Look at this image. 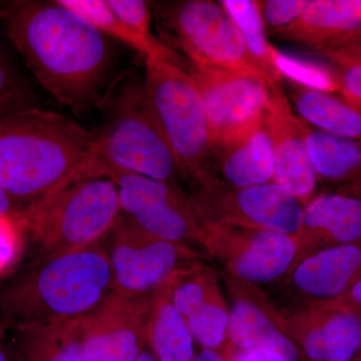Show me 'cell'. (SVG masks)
<instances>
[{"instance_id": "6da1fadb", "label": "cell", "mask_w": 361, "mask_h": 361, "mask_svg": "<svg viewBox=\"0 0 361 361\" xmlns=\"http://www.w3.org/2000/svg\"><path fill=\"white\" fill-rule=\"evenodd\" d=\"M0 23L58 103L75 115L103 106L116 59L109 37L59 0H0Z\"/></svg>"}, {"instance_id": "7a4b0ae2", "label": "cell", "mask_w": 361, "mask_h": 361, "mask_svg": "<svg viewBox=\"0 0 361 361\" xmlns=\"http://www.w3.org/2000/svg\"><path fill=\"white\" fill-rule=\"evenodd\" d=\"M97 130L33 106L0 126V189L20 209L68 184L90 155Z\"/></svg>"}, {"instance_id": "3957f363", "label": "cell", "mask_w": 361, "mask_h": 361, "mask_svg": "<svg viewBox=\"0 0 361 361\" xmlns=\"http://www.w3.org/2000/svg\"><path fill=\"white\" fill-rule=\"evenodd\" d=\"M114 292L104 239L56 257L32 262L0 291L4 329L78 319Z\"/></svg>"}, {"instance_id": "277c9868", "label": "cell", "mask_w": 361, "mask_h": 361, "mask_svg": "<svg viewBox=\"0 0 361 361\" xmlns=\"http://www.w3.org/2000/svg\"><path fill=\"white\" fill-rule=\"evenodd\" d=\"M106 120L90 155L71 180L125 171L179 185L186 180L149 106L144 78L130 77L108 94Z\"/></svg>"}, {"instance_id": "5b68a950", "label": "cell", "mask_w": 361, "mask_h": 361, "mask_svg": "<svg viewBox=\"0 0 361 361\" xmlns=\"http://www.w3.org/2000/svg\"><path fill=\"white\" fill-rule=\"evenodd\" d=\"M122 215L118 189L106 178L71 183L16 214L26 240L37 247L32 262L103 240Z\"/></svg>"}, {"instance_id": "8992f818", "label": "cell", "mask_w": 361, "mask_h": 361, "mask_svg": "<svg viewBox=\"0 0 361 361\" xmlns=\"http://www.w3.org/2000/svg\"><path fill=\"white\" fill-rule=\"evenodd\" d=\"M144 84L157 123L186 180H213L216 149L205 104L193 77L177 58L145 59Z\"/></svg>"}, {"instance_id": "52a82bcc", "label": "cell", "mask_w": 361, "mask_h": 361, "mask_svg": "<svg viewBox=\"0 0 361 361\" xmlns=\"http://www.w3.org/2000/svg\"><path fill=\"white\" fill-rule=\"evenodd\" d=\"M151 6L164 37L180 49L190 63L225 68L269 89L277 87L255 65L238 28L219 1H153Z\"/></svg>"}, {"instance_id": "ba28073f", "label": "cell", "mask_w": 361, "mask_h": 361, "mask_svg": "<svg viewBox=\"0 0 361 361\" xmlns=\"http://www.w3.org/2000/svg\"><path fill=\"white\" fill-rule=\"evenodd\" d=\"M114 291L134 300L153 298L177 271L202 260L201 251L158 238L121 215L104 238Z\"/></svg>"}, {"instance_id": "9c48e42d", "label": "cell", "mask_w": 361, "mask_h": 361, "mask_svg": "<svg viewBox=\"0 0 361 361\" xmlns=\"http://www.w3.org/2000/svg\"><path fill=\"white\" fill-rule=\"evenodd\" d=\"M189 195L200 225L266 230L295 236L302 204L276 183L234 188L216 180L193 187Z\"/></svg>"}, {"instance_id": "30bf717a", "label": "cell", "mask_w": 361, "mask_h": 361, "mask_svg": "<svg viewBox=\"0 0 361 361\" xmlns=\"http://www.w3.org/2000/svg\"><path fill=\"white\" fill-rule=\"evenodd\" d=\"M200 248L228 276L256 285L277 284L295 265L292 235L266 230L201 225Z\"/></svg>"}, {"instance_id": "8fae6325", "label": "cell", "mask_w": 361, "mask_h": 361, "mask_svg": "<svg viewBox=\"0 0 361 361\" xmlns=\"http://www.w3.org/2000/svg\"><path fill=\"white\" fill-rule=\"evenodd\" d=\"M118 189L122 214L158 238L200 249L201 225L189 195L179 185L114 171L106 177Z\"/></svg>"}, {"instance_id": "7c38bea8", "label": "cell", "mask_w": 361, "mask_h": 361, "mask_svg": "<svg viewBox=\"0 0 361 361\" xmlns=\"http://www.w3.org/2000/svg\"><path fill=\"white\" fill-rule=\"evenodd\" d=\"M204 104L215 149L262 118L269 87L242 73L190 63Z\"/></svg>"}, {"instance_id": "4fadbf2b", "label": "cell", "mask_w": 361, "mask_h": 361, "mask_svg": "<svg viewBox=\"0 0 361 361\" xmlns=\"http://www.w3.org/2000/svg\"><path fill=\"white\" fill-rule=\"evenodd\" d=\"M361 278V240L329 247L296 263L278 282L279 310L336 300Z\"/></svg>"}, {"instance_id": "5bb4252c", "label": "cell", "mask_w": 361, "mask_h": 361, "mask_svg": "<svg viewBox=\"0 0 361 361\" xmlns=\"http://www.w3.org/2000/svg\"><path fill=\"white\" fill-rule=\"evenodd\" d=\"M279 318L306 361H351L360 351V318L332 301L279 310Z\"/></svg>"}, {"instance_id": "9a60e30c", "label": "cell", "mask_w": 361, "mask_h": 361, "mask_svg": "<svg viewBox=\"0 0 361 361\" xmlns=\"http://www.w3.org/2000/svg\"><path fill=\"white\" fill-rule=\"evenodd\" d=\"M152 299L134 300L114 291L84 316L85 361L137 360L146 348L145 329Z\"/></svg>"}, {"instance_id": "2e32d148", "label": "cell", "mask_w": 361, "mask_h": 361, "mask_svg": "<svg viewBox=\"0 0 361 361\" xmlns=\"http://www.w3.org/2000/svg\"><path fill=\"white\" fill-rule=\"evenodd\" d=\"M223 279L231 300L230 344L247 350L269 351L284 361L305 360L282 329L276 304L261 287L224 273Z\"/></svg>"}, {"instance_id": "e0dca14e", "label": "cell", "mask_w": 361, "mask_h": 361, "mask_svg": "<svg viewBox=\"0 0 361 361\" xmlns=\"http://www.w3.org/2000/svg\"><path fill=\"white\" fill-rule=\"evenodd\" d=\"M263 123L274 152L273 183L286 189L304 207L313 198L317 176L306 149L303 122L279 85L269 90Z\"/></svg>"}, {"instance_id": "ac0fdd59", "label": "cell", "mask_w": 361, "mask_h": 361, "mask_svg": "<svg viewBox=\"0 0 361 361\" xmlns=\"http://www.w3.org/2000/svg\"><path fill=\"white\" fill-rule=\"evenodd\" d=\"M296 263L315 252L361 240V184L313 197L295 235ZM295 263V264H296Z\"/></svg>"}, {"instance_id": "d6986e66", "label": "cell", "mask_w": 361, "mask_h": 361, "mask_svg": "<svg viewBox=\"0 0 361 361\" xmlns=\"http://www.w3.org/2000/svg\"><path fill=\"white\" fill-rule=\"evenodd\" d=\"M314 54L361 42V0H308L300 18L273 35Z\"/></svg>"}, {"instance_id": "ffe728a7", "label": "cell", "mask_w": 361, "mask_h": 361, "mask_svg": "<svg viewBox=\"0 0 361 361\" xmlns=\"http://www.w3.org/2000/svg\"><path fill=\"white\" fill-rule=\"evenodd\" d=\"M275 161L272 141L262 118L216 149L213 180L244 188L273 182Z\"/></svg>"}, {"instance_id": "44dd1931", "label": "cell", "mask_w": 361, "mask_h": 361, "mask_svg": "<svg viewBox=\"0 0 361 361\" xmlns=\"http://www.w3.org/2000/svg\"><path fill=\"white\" fill-rule=\"evenodd\" d=\"M82 318L8 327L9 348L18 361H85Z\"/></svg>"}, {"instance_id": "7402d4cb", "label": "cell", "mask_w": 361, "mask_h": 361, "mask_svg": "<svg viewBox=\"0 0 361 361\" xmlns=\"http://www.w3.org/2000/svg\"><path fill=\"white\" fill-rule=\"evenodd\" d=\"M288 99L298 118L327 134L361 142V110L330 92L288 82Z\"/></svg>"}, {"instance_id": "603a6c76", "label": "cell", "mask_w": 361, "mask_h": 361, "mask_svg": "<svg viewBox=\"0 0 361 361\" xmlns=\"http://www.w3.org/2000/svg\"><path fill=\"white\" fill-rule=\"evenodd\" d=\"M145 336L147 348L158 361H192L196 355L193 336L171 301L167 283L152 299Z\"/></svg>"}, {"instance_id": "cb8c5ba5", "label": "cell", "mask_w": 361, "mask_h": 361, "mask_svg": "<svg viewBox=\"0 0 361 361\" xmlns=\"http://www.w3.org/2000/svg\"><path fill=\"white\" fill-rule=\"evenodd\" d=\"M303 132L318 182L338 188L361 184V142L327 134L304 122Z\"/></svg>"}, {"instance_id": "d4e9b609", "label": "cell", "mask_w": 361, "mask_h": 361, "mask_svg": "<svg viewBox=\"0 0 361 361\" xmlns=\"http://www.w3.org/2000/svg\"><path fill=\"white\" fill-rule=\"evenodd\" d=\"M223 8L238 28L242 39L259 70L273 84L279 85L283 80L277 66L278 51L268 40L264 23L256 0H222Z\"/></svg>"}, {"instance_id": "484cf974", "label": "cell", "mask_w": 361, "mask_h": 361, "mask_svg": "<svg viewBox=\"0 0 361 361\" xmlns=\"http://www.w3.org/2000/svg\"><path fill=\"white\" fill-rule=\"evenodd\" d=\"M66 8L87 20L110 39L123 42L141 54L145 59L152 56L177 58L175 52L159 39H142L129 30L109 6L106 0H59Z\"/></svg>"}, {"instance_id": "4316f807", "label": "cell", "mask_w": 361, "mask_h": 361, "mask_svg": "<svg viewBox=\"0 0 361 361\" xmlns=\"http://www.w3.org/2000/svg\"><path fill=\"white\" fill-rule=\"evenodd\" d=\"M186 322L195 343L199 344L202 349H210L223 355L230 343L228 336L230 310L224 293L203 304L186 318Z\"/></svg>"}, {"instance_id": "83f0119b", "label": "cell", "mask_w": 361, "mask_h": 361, "mask_svg": "<svg viewBox=\"0 0 361 361\" xmlns=\"http://www.w3.org/2000/svg\"><path fill=\"white\" fill-rule=\"evenodd\" d=\"M316 56L329 61L342 99L361 110V42Z\"/></svg>"}, {"instance_id": "f1b7e54d", "label": "cell", "mask_w": 361, "mask_h": 361, "mask_svg": "<svg viewBox=\"0 0 361 361\" xmlns=\"http://www.w3.org/2000/svg\"><path fill=\"white\" fill-rule=\"evenodd\" d=\"M277 66L282 78H288L290 82L322 90V92H336V85L330 70L322 66L301 59L292 58L278 51Z\"/></svg>"}, {"instance_id": "f546056e", "label": "cell", "mask_w": 361, "mask_h": 361, "mask_svg": "<svg viewBox=\"0 0 361 361\" xmlns=\"http://www.w3.org/2000/svg\"><path fill=\"white\" fill-rule=\"evenodd\" d=\"M307 4L308 0H259V11L267 35L273 37L295 23Z\"/></svg>"}, {"instance_id": "4dcf8cb0", "label": "cell", "mask_w": 361, "mask_h": 361, "mask_svg": "<svg viewBox=\"0 0 361 361\" xmlns=\"http://www.w3.org/2000/svg\"><path fill=\"white\" fill-rule=\"evenodd\" d=\"M109 6L123 25L142 39H158L152 32L153 11L145 0H106Z\"/></svg>"}, {"instance_id": "1f68e13d", "label": "cell", "mask_w": 361, "mask_h": 361, "mask_svg": "<svg viewBox=\"0 0 361 361\" xmlns=\"http://www.w3.org/2000/svg\"><path fill=\"white\" fill-rule=\"evenodd\" d=\"M25 242L16 215H0V276L20 260Z\"/></svg>"}, {"instance_id": "d6a6232c", "label": "cell", "mask_w": 361, "mask_h": 361, "mask_svg": "<svg viewBox=\"0 0 361 361\" xmlns=\"http://www.w3.org/2000/svg\"><path fill=\"white\" fill-rule=\"evenodd\" d=\"M33 106H39V97L28 85L11 92L0 101V126L14 114Z\"/></svg>"}, {"instance_id": "836d02e7", "label": "cell", "mask_w": 361, "mask_h": 361, "mask_svg": "<svg viewBox=\"0 0 361 361\" xmlns=\"http://www.w3.org/2000/svg\"><path fill=\"white\" fill-rule=\"evenodd\" d=\"M25 85L11 59L0 49V101Z\"/></svg>"}, {"instance_id": "e575fe53", "label": "cell", "mask_w": 361, "mask_h": 361, "mask_svg": "<svg viewBox=\"0 0 361 361\" xmlns=\"http://www.w3.org/2000/svg\"><path fill=\"white\" fill-rule=\"evenodd\" d=\"M223 355L228 361H284L274 353L265 350H247L229 343Z\"/></svg>"}, {"instance_id": "d590c367", "label": "cell", "mask_w": 361, "mask_h": 361, "mask_svg": "<svg viewBox=\"0 0 361 361\" xmlns=\"http://www.w3.org/2000/svg\"><path fill=\"white\" fill-rule=\"evenodd\" d=\"M332 302L350 311L361 319V278L346 293Z\"/></svg>"}, {"instance_id": "8d00e7d4", "label": "cell", "mask_w": 361, "mask_h": 361, "mask_svg": "<svg viewBox=\"0 0 361 361\" xmlns=\"http://www.w3.org/2000/svg\"><path fill=\"white\" fill-rule=\"evenodd\" d=\"M0 361H18L7 341L6 330L0 325Z\"/></svg>"}, {"instance_id": "74e56055", "label": "cell", "mask_w": 361, "mask_h": 361, "mask_svg": "<svg viewBox=\"0 0 361 361\" xmlns=\"http://www.w3.org/2000/svg\"><path fill=\"white\" fill-rule=\"evenodd\" d=\"M20 209L0 189V215H16Z\"/></svg>"}, {"instance_id": "f35d334b", "label": "cell", "mask_w": 361, "mask_h": 361, "mask_svg": "<svg viewBox=\"0 0 361 361\" xmlns=\"http://www.w3.org/2000/svg\"><path fill=\"white\" fill-rule=\"evenodd\" d=\"M192 361H228L225 356L218 351L210 350V349H202L196 353Z\"/></svg>"}, {"instance_id": "ab89813d", "label": "cell", "mask_w": 361, "mask_h": 361, "mask_svg": "<svg viewBox=\"0 0 361 361\" xmlns=\"http://www.w3.org/2000/svg\"><path fill=\"white\" fill-rule=\"evenodd\" d=\"M135 361H158L156 360L155 356H154L153 353L149 350V348H145L144 350L142 351L141 355H140L139 357L137 358Z\"/></svg>"}, {"instance_id": "60d3db41", "label": "cell", "mask_w": 361, "mask_h": 361, "mask_svg": "<svg viewBox=\"0 0 361 361\" xmlns=\"http://www.w3.org/2000/svg\"><path fill=\"white\" fill-rule=\"evenodd\" d=\"M351 361H361V349L360 353H358L357 355H356L355 357L353 358V360Z\"/></svg>"}]
</instances>
